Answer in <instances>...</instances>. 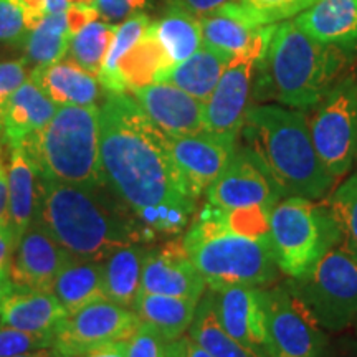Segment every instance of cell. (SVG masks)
Returning <instances> with one entry per match:
<instances>
[{"label": "cell", "instance_id": "obj_23", "mask_svg": "<svg viewBox=\"0 0 357 357\" xmlns=\"http://www.w3.org/2000/svg\"><path fill=\"white\" fill-rule=\"evenodd\" d=\"M68 311L52 291L13 289L0 306V324L29 333H56Z\"/></svg>", "mask_w": 357, "mask_h": 357}, {"label": "cell", "instance_id": "obj_16", "mask_svg": "<svg viewBox=\"0 0 357 357\" xmlns=\"http://www.w3.org/2000/svg\"><path fill=\"white\" fill-rule=\"evenodd\" d=\"M205 287V280L190 260L182 240L147 250L142 265L141 291L199 301L204 296Z\"/></svg>", "mask_w": 357, "mask_h": 357}, {"label": "cell", "instance_id": "obj_21", "mask_svg": "<svg viewBox=\"0 0 357 357\" xmlns=\"http://www.w3.org/2000/svg\"><path fill=\"white\" fill-rule=\"evenodd\" d=\"M294 22L319 43L342 52L357 45V0H316Z\"/></svg>", "mask_w": 357, "mask_h": 357}, {"label": "cell", "instance_id": "obj_13", "mask_svg": "<svg viewBox=\"0 0 357 357\" xmlns=\"http://www.w3.org/2000/svg\"><path fill=\"white\" fill-rule=\"evenodd\" d=\"M169 141L182 184L195 200L217 181L236 153V141L208 131L169 137Z\"/></svg>", "mask_w": 357, "mask_h": 357}, {"label": "cell", "instance_id": "obj_20", "mask_svg": "<svg viewBox=\"0 0 357 357\" xmlns=\"http://www.w3.org/2000/svg\"><path fill=\"white\" fill-rule=\"evenodd\" d=\"M58 106L30 79L3 101L0 109L3 144L19 147L30 134L42 129L55 116Z\"/></svg>", "mask_w": 357, "mask_h": 357}, {"label": "cell", "instance_id": "obj_45", "mask_svg": "<svg viewBox=\"0 0 357 357\" xmlns=\"http://www.w3.org/2000/svg\"><path fill=\"white\" fill-rule=\"evenodd\" d=\"M17 6L20 7V10L24 12L26 25L32 30L45 15H48L47 10V0H12Z\"/></svg>", "mask_w": 357, "mask_h": 357}, {"label": "cell", "instance_id": "obj_6", "mask_svg": "<svg viewBox=\"0 0 357 357\" xmlns=\"http://www.w3.org/2000/svg\"><path fill=\"white\" fill-rule=\"evenodd\" d=\"M20 147L33 160L40 177L70 184L101 181L100 108L58 106L50 121Z\"/></svg>", "mask_w": 357, "mask_h": 357}, {"label": "cell", "instance_id": "obj_8", "mask_svg": "<svg viewBox=\"0 0 357 357\" xmlns=\"http://www.w3.org/2000/svg\"><path fill=\"white\" fill-rule=\"evenodd\" d=\"M288 288L319 328L342 331L357 318V260L341 243Z\"/></svg>", "mask_w": 357, "mask_h": 357}, {"label": "cell", "instance_id": "obj_55", "mask_svg": "<svg viewBox=\"0 0 357 357\" xmlns=\"http://www.w3.org/2000/svg\"><path fill=\"white\" fill-rule=\"evenodd\" d=\"M96 0H68V3H95Z\"/></svg>", "mask_w": 357, "mask_h": 357}, {"label": "cell", "instance_id": "obj_53", "mask_svg": "<svg viewBox=\"0 0 357 357\" xmlns=\"http://www.w3.org/2000/svg\"><path fill=\"white\" fill-rule=\"evenodd\" d=\"M167 357H182L177 341H172L167 344Z\"/></svg>", "mask_w": 357, "mask_h": 357}, {"label": "cell", "instance_id": "obj_15", "mask_svg": "<svg viewBox=\"0 0 357 357\" xmlns=\"http://www.w3.org/2000/svg\"><path fill=\"white\" fill-rule=\"evenodd\" d=\"M71 260L70 253L35 220L13 253L8 271L13 289L52 291L58 275Z\"/></svg>", "mask_w": 357, "mask_h": 357}, {"label": "cell", "instance_id": "obj_19", "mask_svg": "<svg viewBox=\"0 0 357 357\" xmlns=\"http://www.w3.org/2000/svg\"><path fill=\"white\" fill-rule=\"evenodd\" d=\"M204 47L234 58L252 47L265 26L258 24L240 0L200 17Z\"/></svg>", "mask_w": 357, "mask_h": 357}, {"label": "cell", "instance_id": "obj_47", "mask_svg": "<svg viewBox=\"0 0 357 357\" xmlns=\"http://www.w3.org/2000/svg\"><path fill=\"white\" fill-rule=\"evenodd\" d=\"M8 225V177L7 166L0 160V227Z\"/></svg>", "mask_w": 357, "mask_h": 357}, {"label": "cell", "instance_id": "obj_37", "mask_svg": "<svg viewBox=\"0 0 357 357\" xmlns=\"http://www.w3.org/2000/svg\"><path fill=\"white\" fill-rule=\"evenodd\" d=\"M53 333H29L0 324V357H15L53 347Z\"/></svg>", "mask_w": 357, "mask_h": 357}, {"label": "cell", "instance_id": "obj_32", "mask_svg": "<svg viewBox=\"0 0 357 357\" xmlns=\"http://www.w3.org/2000/svg\"><path fill=\"white\" fill-rule=\"evenodd\" d=\"M71 33L65 12L48 13L30 30L24 47L26 63L33 66L52 65L61 61L70 48Z\"/></svg>", "mask_w": 357, "mask_h": 357}, {"label": "cell", "instance_id": "obj_34", "mask_svg": "<svg viewBox=\"0 0 357 357\" xmlns=\"http://www.w3.org/2000/svg\"><path fill=\"white\" fill-rule=\"evenodd\" d=\"M114 30L116 26L109 22L95 20L84 25L82 30H78L71 37L66 56L70 61L77 63L79 68L95 75L98 78L102 60H105L111 40H113Z\"/></svg>", "mask_w": 357, "mask_h": 357}, {"label": "cell", "instance_id": "obj_22", "mask_svg": "<svg viewBox=\"0 0 357 357\" xmlns=\"http://www.w3.org/2000/svg\"><path fill=\"white\" fill-rule=\"evenodd\" d=\"M30 82L37 84L56 106H93L101 96V83L95 75L70 60L35 66Z\"/></svg>", "mask_w": 357, "mask_h": 357}, {"label": "cell", "instance_id": "obj_54", "mask_svg": "<svg viewBox=\"0 0 357 357\" xmlns=\"http://www.w3.org/2000/svg\"><path fill=\"white\" fill-rule=\"evenodd\" d=\"M2 146H3V139H2V118H0V160L2 159Z\"/></svg>", "mask_w": 357, "mask_h": 357}, {"label": "cell", "instance_id": "obj_43", "mask_svg": "<svg viewBox=\"0 0 357 357\" xmlns=\"http://www.w3.org/2000/svg\"><path fill=\"white\" fill-rule=\"evenodd\" d=\"M230 2H236V0H167L169 6L181 8V10L190 13V15L199 17V19L215 12L217 8L227 6Z\"/></svg>", "mask_w": 357, "mask_h": 357}, {"label": "cell", "instance_id": "obj_48", "mask_svg": "<svg viewBox=\"0 0 357 357\" xmlns=\"http://www.w3.org/2000/svg\"><path fill=\"white\" fill-rule=\"evenodd\" d=\"M177 344H178V349H181L182 357H212L190 336H182L181 339H177Z\"/></svg>", "mask_w": 357, "mask_h": 357}, {"label": "cell", "instance_id": "obj_17", "mask_svg": "<svg viewBox=\"0 0 357 357\" xmlns=\"http://www.w3.org/2000/svg\"><path fill=\"white\" fill-rule=\"evenodd\" d=\"M134 100L167 137L205 131L204 102L171 83L155 82L132 89Z\"/></svg>", "mask_w": 357, "mask_h": 357}, {"label": "cell", "instance_id": "obj_40", "mask_svg": "<svg viewBox=\"0 0 357 357\" xmlns=\"http://www.w3.org/2000/svg\"><path fill=\"white\" fill-rule=\"evenodd\" d=\"M95 6L98 7L100 17L111 24V22H121L136 13H142L147 6V0H96Z\"/></svg>", "mask_w": 357, "mask_h": 357}, {"label": "cell", "instance_id": "obj_2", "mask_svg": "<svg viewBox=\"0 0 357 357\" xmlns=\"http://www.w3.org/2000/svg\"><path fill=\"white\" fill-rule=\"evenodd\" d=\"M35 220L79 261H102L123 245L153 238L105 177L89 184L40 177Z\"/></svg>", "mask_w": 357, "mask_h": 357}, {"label": "cell", "instance_id": "obj_39", "mask_svg": "<svg viewBox=\"0 0 357 357\" xmlns=\"http://www.w3.org/2000/svg\"><path fill=\"white\" fill-rule=\"evenodd\" d=\"M30 29L24 12L12 0H0V42L8 45H24Z\"/></svg>", "mask_w": 357, "mask_h": 357}, {"label": "cell", "instance_id": "obj_41", "mask_svg": "<svg viewBox=\"0 0 357 357\" xmlns=\"http://www.w3.org/2000/svg\"><path fill=\"white\" fill-rule=\"evenodd\" d=\"M25 65V58L0 63V105L26 82Z\"/></svg>", "mask_w": 357, "mask_h": 357}, {"label": "cell", "instance_id": "obj_42", "mask_svg": "<svg viewBox=\"0 0 357 357\" xmlns=\"http://www.w3.org/2000/svg\"><path fill=\"white\" fill-rule=\"evenodd\" d=\"M66 20H68V26L71 33H77L78 30H82L84 25L91 24V22L98 20L100 12L95 3H70L66 7Z\"/></svg>", "mask_w": 357, "mask_h": 357}, {"label": "cell", "instance_id": "obj_25", "mask_svg": "<svg viewBox=\"0 0 357 357\" xmlns=\"http://www.w3.org/2000/svg\"><path fill=\"white\" fill-rule=\"evenodd\" d=\"M147 248L141 243L123 245L101 261L105 298L116 305L132 307L141 291V275Z\"/></svg>", "mask_w": 357, "mask_h": 357}, {"label": "cell", "instance_id": "obj_9", "mask_svg": "<svg viewBox=\"0 0 357 357\" xmlns=\"http://www.w3.org/2000/svg\"><path fill=\"white\" fill-rule=\"evenodd\" d=\"M312 108L307 118L312 144L326 169L339 178L357 153V78L339 79Z\"/></svg>", "mask_w": 357, "mask_h": 357}, {"label": "cell", "instance_id": "obj_3", "mask_svg": "<svg viewBox=\"0 0 357 357\" xmlns=\"http://www.w3.org/2000/svg\"><path fill=\"white\" fill-rule=\"evenodd\" d=\"M242 136L281 197L319 200L336 184L312 144L307 118L278 105L250 106Z\"/></svg>", "mask_w": 357, "mask_h": 357}, {"label": "cell", "instance_id": "obj_44", "mask_svg": "<svg viewBox=\"0 0 357 357\" xmlns=\"http://www.w3.org/2000/svg\"><path fill=\"white\" fill-rule=\"evenodd\" d=\"M17 245H19V238L10 230V227H0V271H10Z\"/></svg>", "mask_w": 357, "mask_h": 357}, {"label": "cell", "instance_id": "obj_51", "mask_svg": "<svg viewBox=\"0 0 357 357\" xmlns=\"http://www.w3.org/2000/svg\"><path fill=\"white\" fill-rule=\"evenodd\" d=\"M68 0H47V10L48 13H56V12H65L68 7Z\"/></svg>", "mask_w": 357, "mask_h": 357}, {"label": "cell", "instance_id": "obj_27", "mask_svg": "<svg viewBox=\"0 0 357 357\" xmlns=\"http://www.w3.org/2000/svg\"><path fill=\"white\" fill-rule=\"evenodd\" d=\"M231 58L202 45L194 55L167 70L159 82L171 83L205 102L211 98Z\"/></svg>", "mask_w": 357, "mask_h": 357}, {"label": "cell", "instance_id": "obj_29", "mask_svg": "<svg viewBox=\"0 0 357 357\" xmlns=\"http://www.w3.org/2000/svg\"><path fill=\"white\" fill-rule=\"evenodd\" d=\"M52 293L68 311V314L95 301L106 300L101 261L71 260L58 275Z\"/></svg>", "mask_w": 357, "mask_h": 357}, {"label": "cell", "instance_id": "obj_52", "mask_svg": "<svg viewBox=\"0 0 357 357\" xmlns=\"http://www.w3.org/2000/svg\"><path fill=\"white\" fill-rule=\"evenodd\" d=\"M15 357H58L53 347H47V349H40L35 352H29V354H22V356H15Z\"/></svg>", "mask_w": 357, "mask_h": 357}, {"label": "cell", "instance_id": "obj_24", "mask_svg": "<svg viewBox=\"0 0 357 357\" xmlns=\"http://www.w3.org/2000/svg\"><path fill=\"white\" fill-rule=\"evenodd\" d=\"M8 177V227L17 238L24 236L37 218L40 199V174L24 147L10 149Z\"/></svg>", "mask_w": 357, "mask_h": 357}, {"label": "cell", "instance_id": "obj_7", "mask_svg": "<svg viewBox=\"0 0 357 357\" xmlns=\"http://www.w3.org/2000/svg\"><path fill=\"white\" fill-rule=\"evenodd\" d=\"M268 240L278 270L289 278H298L341 243V231L328 204L284 197L270 212Z\"/></svg>", "mask_w": 357, "mask_h": 357}, {"label": "cell", "instance_id": "obj_4", "mask_svg": "<svg viewBox=\"0 0 357 357\" xmlns=\"http://www.w3.org/2000/svg\"><path fill=\"white\" fill-rule=\"evenodd\" d=\"M344 58L342 50L316 42L294 20L275 24L265 55L258 65L263 98L307 109L331 89Z\"/></svg>", "mask_w": 357, "mask_h": 357}, {"label": "cell", "instance_id": "obj_30", "mask_svg": "<svg viewBox=\"0 0 357 357\" xmlns=\"http://www.w3.org/2000/svg\"><path fill=\"white\" fill-rule=\"evenodd\" d=\"M189 336L212 357H268L266 351L242 344L222 328L213 310L212 293H204L199 300Z\"/></svg>", "mask_w": 357, "mask_h": 357}, {"label": "cell", "instance_id": "obj_11", "mask_svg": "<svg viewBox=\"0 0 357 357\" xmlns=\"http://www.w3.org/2000/svg\"><path fill=\"white\" fill-rule=\"evenodd\" d=\"M268 357H321L324 336L288 287L263 289Z\"/></svg>", "mask_w": 357, "mask_h": 357}, {"label": "cell", "instance_id": "obj_49", "mask_svg": "<svg viewBox=\"0 0 357 357\" xmlns=\"http://www.w3.org/2000/svg\"><path fill=\"white\" fill-rule=\"evenodd\" d=\"M321 357H357V342L356 341H346L341 342L333 354H326V347Z\"/></svg>", "mask_w": 357, "mask_h": 357}, {"label": "cell", "instance_id": "obj_50", "mask_svg": "<svg viewBox=\"0 0 357 357\" xmlns=\"http://www.w3.org/2000/svg\"><path fill=\"white\" fill-rule=\"evenodd\" d=\"M13 291V284L10 280V273L8 271H0V306L2 303L10 296V293Z\"/></svg>", "mask_w": 357, "mask_h": 357}, {"label": "cell", "instance_id": "obj_14", "mask_svg": "<svg viewBox=\"0 0 357 357\" xmlns=\"http://www.w3.org/2000/svg\"><path fill=\"white\" fill-rule=\"evenodd\" d=\"M205 195L208 205L223 212L273 208L281 199L273 182L247 149H236L234 159Z\"/></svg>", "mask_w": 357, "mask_h": 357}, {"label": "cell", "instance_id": "obj_36", "mask_svg": "<svg viewBox=\"0 0 357 357\" xmlns=\"http://www.w3.org/2000/svg\"><path fill=\"white\" fill-rule=\"evenodd\" d=\"M314 2L316 0H240V3L252 13L253 19L263 26L293 19Z\"/></svg>", "mask_w": 357, "mask_h": 357}, {"label": "cell", "instance_id": "obj_12", "mask_svg": "<svg viewBox=\"0 0 357 357\" xmlns=\"http://www.w3.org/2000/svg\"><path fill=\"white\" fill-rule=\"evenodd\" d=\"M141 319L134 311L100 300L71 312L58 326L53 349L58 357H79L98 346L128 339Z\"/></svg>", "mask_w": 357, "mask_h": 357}, {"label": "cell", "instance_id": "obj_18", "mask_svg": "<svg viewBox=\"0 0 357 357\" xmlns=\"http://www.w3.org/2000/svg\"><path fill=\"white\" fill-rule=\"evenodd\" d=\"M218 323L245 346L265 351V305L263 288L235 284L212 291Z\"/></svg>", "mask_w": 357, "mask_h": 357}, {"label": "cell", "instance_id": "obj_46", "mask_svg": "<svg viewBox=\"0 0 357 357\" xmlns=\"http://www.w3.org/2000/svg\"><path fill=\"white\" fill-rule=\"evenodd\" d=\"M79 357H126V339L106 342Z\"/></svg>", "mask_w": 357, "mask_h": 357}, {"label": "cell", "instance_id": "obj_1", "mask_svg": "<svg viewBox=\"0 0 357 357\" xmlns=\"http://www.w3.org/2000/svg\"><path fill=\"white\" fill-rule=\"evenodd\" d=\"M100 158L105 181L151 235L178 234L195 211L171 153V141L134 96L108 93L100 106Z\"/></svg>", "mask_w": 357, "mask_h": 357}, {"label": "cell", "instance_id": "obj_31", "mask_svg": "<svg viewBox=\"0 0 357 357\" xmlns=\"http://www.w3.org/2000/svg\"><path fill=\"white\" fill-rule=\"evenodd\" d=\"M153 30L172 65L187 60L204 45L199 17L177 7L169 6L166 13L153 22Z\"/></svg>", "mask_w": 357, "mask_h": 357}, {"label": "cell", "instance_id": "obj_38", "mask_svg": "<svg viewBox=\"0 0 357 357\" xmlns=\"http://www.w3.org/2000/svg\"><path fill=\"white\" fill-rule=\"evenodd\" d=\"M167 344L153 326L141 321L126 339V357H167Z\"/></svg>", "mask_w": 357, "mask_h": 357}, {"label": "cell", "instance_id": "obj_28", "mask_svg": "<svg viewBox=\"0 0 357 357\" xmlns=\"http://www.w3.org/2000/svg\"><path fill=\"white\" fill-rule=\"evenodd\" d=\"M166 50L155 37L153 24L139 42L119 60L118 73L126 91L159 82L167 70L172 68Z\"/></svg>", "mask_w": 357, "mask_h": 357}, {"label": "cell", "instance_id": "obj_10", "mask_svg": "<svg viewBox=\"0 0 357 357\" xmlns=\"http://www.w3.org/2000/svg\"><path fill=\"white\" fill-rule=\"evenodd\" d=\"M273 26L266 25L252 47L231 58L227 65L211 98L204 102L205 131L231 141L242 134L258 65L265 55Z\"/></svg>", "mask_w": 357, "mask_h": 357}, {"label": "cell", "instance_id": "obj_5", "mask_svg": "<svg viewBox=\"0 0 357 357\" xmlns=\"http://www.w3.org/2000/svg\"><path fill=\"white\" fill-rule=\"evenodd\" d=\"M182 242L211 291L235 284L263 288L278 271L268 236L231 230L212 205L192 223Z\"/></svg>", "mask_w": 357, "mask_h": 357}, {"label": "cell", "instance_id": "obj_35", "mask_svg": "<svg viewBox=\"0 0 357 357\" xmlns=\"http://www.w3.org/2000/svg\"><path fill=\"white\" fill-rule=\"evenodd\" d=\"M328 207L341 231V245L357 260V172L333 192Z\"/></svg>", "mask_w": 357, "mask_h": 357}, {"label": "cell", "instance_id": "obj_33", "mask_svg": "<svg viewBox=\"0 0 357 357\" xmlns=\"http://www.w3.org/2000/svg\"><path fill=\"white\" fill-rule=\"evenodd\" d=\"M151 24L153 22L142 12L129 17L121 25L116 26L108 53H106L100 73H98V82L101 83V86L108 93H126V88H124L118 73L119 60L131 50L134 45L139 42Z\"/></svg>", "mask_w": 357, "mask_h": 357}, {"label": "cell", "instance_id": "obj_26", "mask_svg": "<svg viewBox=\"0 0 357 357\" xmlns=\"http://www.w3.org/2000/svg\"><path fill=\"white\" fill-rule=\"evenodd\" d=\"M199 301L139 291L134 301V312L142 323L153 326L167 342L177 341L189 331Z\"/></svg>", "mask_w": 357, "mask_h": 357}]
</instances>
